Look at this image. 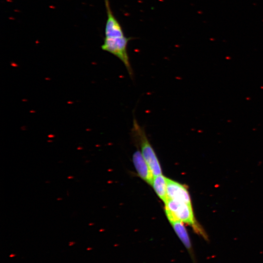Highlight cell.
I'll use <instances>...</instances> for the list:
<instances>
[{
    "label": "cell",
    "instance_id": "cell-1",
    "mask_svg": "<svg viewBox=\"0 0 263 263\" xmlns=\"http://www.w3.org/2000/svg\"><path fill=\"white\" fill-rule=\"evenodd\" d=\"M165 210L169 221L178 220L190 225L195 232L207 239L206 234L195 220L191 204L168 199L165 203Z\"/></svg>",
    "mask_w": 263,
    "mask_h": 263
},
{
    "label": "cell",
    "instance_id": "cell-2",
    "mask_svg": "<svg viewBox=\"0 0 263 263\" xmlns=\"http://www.w3.org/2000/svg\"><path fill=\"white\" fill-rule=\"evenodd\" d=\"M132 134L140 145L141 152L148 164L154 176L162 174L161 168L155 151L149 141L145 130L133 117Z\"/></svg>",
    "mask_w": 263,
    "mask_h": 263
},
{
    "label": "cell",
    "instance_id": "cell-3",
    "mask_svg": "<svg viewBox=\"0 0 263 263\" xmlns=\"http://www.w3.org/2000/svg\"><path fill=\"white\" fill-rule=\"evenodd\" d=\"M131 39V38L126 36L105 37L101 48L117 57L123 63L130 76L132 78L134 74L127 51L128 42Z\"/></svg>",
    "mask_w": 263,
    "mask_h": 263
},
{
    "label": "cell",
    "instance_id": "cell-4",
    "mask_svg": "<svg viewBox=\"0 0 263 263\" xmlns=\"http://www.w3.org/2000/svg\"><path fill=\"white\" fill-rule=\"evenodd\" d=\"M168 198L191 204L189 192L183 185L169 178L167 179Z\"/></svg>",
    "mask_w": 263,
    "mask_h": 263
},
{
    "label": "cell",
    "instance_id": "cell-5",
    "mask_svg": "<svg viewBox=\"0 0 263 263\" xmlns=\"http://www.w3.org/2000/svg\"><path fill=\"white\" fill-rule=\"evenodd\" d=\"M132 161L138 175L151 185L154 176L141 152L137 150L133 153Z\"/></svg>",
    "mask_w": 263,
    "mask_h": 263
},
{
    "label": "cell",
    "instance_id": "cell-6",
    "mask_svg": "<svg viewBox=\"0 0 263 263\" xmlns=\"http://www.w3.org/2000/svg\"><path fill=\"white\" fill-rule=\"evenodd\" d=\"M175 233L190 255L193 263H196L191 242L184 223L178 220L169 221Z\"/></svg>",
    "mask_w": 263,
    "mask_h": 263
},
{
    "label": "cell",
    "instance_id": "cell-7",
    "mask_svg": "<svg viewBox=\"0 0 263 263\" xmlns=\"http://www.w3.org/2000/svg\"><path fill=\"white\" fill-rule=\"evenodd\" d=\"M167 179L162 174L154 176L151 184L158 196L165 203L168 199L167 193Z\"/></svg>",
    "mask_w": 263,
    "mask_h": 263
},
{
    "label": "cell",
    "instance_id": "cell-8",
    "mask_svg": "<svg viewBox=\"0 0 263 263\" xmlns=\"http://www.w3.org/2000/svg\"><path fill=\"white\" fill-rule=\"evenodd\" d=\"M74 177L73 176H69L67 177V178L69 179H72Z\"/></svg>",
    "mask_w": 263,
    "mask_h": 263
},
{
    "label": "cell",
    "instance_id": "cell-9",
    "mask_svg": "<svg viewBox=\"0 0 263 263\" xmlns=\"http://www.w3.org/2000/svg\"><path fill=\"white\" fill-rule=\"evenodd\" d=\"M62 200V198H57V200H58V201Z\"/></svg>",
    "mask_w": 263,
    "mask_h": 263
}]
</instances>
